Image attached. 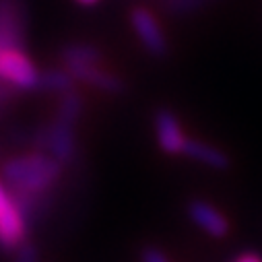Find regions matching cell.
<instances>
[{"mask_svg":"<svg viewBox=\"0 0 262 262\" xmlns=\"http://www.w3.org/2000/svg\"><path fill=\"white\" fill-rule=\"evenodd\" d=\"M62 163L46 153H31L13 157L3 165V178L7 180L9 192L17 201L19 209L27 217L37 196L48 192L62 173Z\"/></svg>","mask_w":262,"mask_h":262,"instance_id":"6da1fadb","label":"cell"},{"mask_svg":"<svg viewBox=\"0 0 262 262\" xmlns=\"http://www.w3.org/2000/svg\"><path fill=\"white\" fill-rule=\"evenodd\" d=\"M0 81L17 91H35L39 83V71L23 46H11L0 50Z\"/></svg>","mask_w":262,"mask_h":262,"instance_id":"7a4b0ae2","label":"cell"},{"mask_svg":"<svg viewBox=\"0 0 262 262\" xmlns=\"http://www.w3.org/2000/svg\"><path fill=\"white\" fill-rule=\"evenodd\" d=\"M77 124L64 122L60 118H54L41 133L37 135V145L48 151L56 161L67 165L77 155V135H75Z\"/></svg>","mask_w":262,"mask_h":262,"instance_id":"3957f363","label":"cell"},{"mask_svg":"<svg viewBox=\"0 0 262 262\" xmlns=\"http://www.w3.org/2000/svg\"><path fill=\"white\" fill-rule=\"evenodd\" d=\"M27 237V217L0 182V248L15 250Z\"/></svg>","mask_w":262,"mask_h":262,"instance_id":"277c9868","label":"cell"},{"mask_svg":"<svg viewBox=\"0 0 262 262\" xmlns=\"http://www.w3.org/2000/svg\"><path fill=\"white\" fill-rule=\"evenodd\" d=\"M130 25H133L143 48L153 58H165L169 54V41L165 37V31L161 29V23L149 9L135 7L130 11Z\"/></svg>","mask_w":262,"mask_h":262,"instance_id":"5b68a950","label":"cell"},{"mask_svg":"<svg viewBox=\"0 0 262 262\" xmlns=\"http://www.w3.org/2000/svg\"><path fill=\"white\" fill-rule=\"evenodd\" d=\"M153 126H155L159 149L167 155H182V149L188 137L184 135L178 116L167 107H159L153 116Z\"/></svg>","mask_w":262,"mask_h":262,"instance_id":"8992f818","label":"cell"},{"mask_svg":"<svg viewBox=\"0 0 262 262\" xmlns=\"http://www.w3.org/2000/svg\"><path fill=\"white\" fill-rule=\"evenodd\" d=\"M188 215L196 227H201L205 233H209L215 239L227 237L231 231L229 219L207 201H201V199L190 201L188 203Z\"/></svg>","mask_w":262,"mask_h":262,"instance_id":"52a82bcc","label":"cell"},{"mask_svg":"<svg viewBox=\"0 0 262 262\" xmlns=\"http://www.w3.org/2000/svg\"><path fill=\"white\" fill-rule=\"evenodd\" d=\"M67 71L73 75L75 81L95 87L103 93L118 95V93H124V89H126V83L122 81V77L103 69L101 64H81V67H69Z\"/></svg>","mask_w":262,"mask_h":262,"instance_id":"ba28073f","label":"cell"},{"mask_svg":"<svg viewBox=\"0 0 262 262\" xmlns=\"http://www.w3.org/2000/svg\"><path fill=\"white\" fill-rule=\"evenodd\" d=\"M23 7L19 0H0V50L23 46Z\"/></svg>","mask_w":262,"mask_h":262,"instance_id":"9c48e42d","label":"cell"},{"mask_svg":"<svg viewBox=\"0 0 262 262\" xmlns=\"http://www.w3.org/2000/svg\"><path fill=\"white\" fill-rule=\"evenodd\" d=\"M182 155H186L192 161H199L211 169H217V171H227L231 167V157L225 151H221L205 141H199V139H186Z\"/></svg>","mask_w":262,"mask_h":262,"instance_id":"30bf717a","label":"cell"},{"mask_svg":"<svg viewBox=\"0 0 262 262\" xmlns=\"http://www.w3.org/2000/svg\"><path fill=\"white\" fill-rule=\"evenodd\" d=\"M60 60L64 64V69L81 67V64H101L103 54L99 48L91 43H69L60 50Z\"/></svg>","mask_w":262,"mask_h":262,"instance_id":"8fae6325","label":"cell"},{"mask_svg":"<svg viewBox=\"0 0 262 262\" xmlns=\"http://www.w3.org/2000/svg\"><path fill=\"white\" fill-rule=\"evenodd\" d=\"M75 79L67 69H48L39 73V83L37 89L48 91V93H64L75 87Z\"/></svg>","mask_w":262,"mask_h":262,"instance_id":"7c38bea8","label":"cell"},{"mask_svg":"<svg viewBox=\"0 0 262 262\" xmlns=\"http://www.w3.org/2000/svg\"><path fill=\"white\" fill-rule=\"evenodd\" d=\"M215 3V0H163V9L167 15L173 17H186L192 13H199L207 5Z\"/></svg>","mask_w":262,"mask_h":262,"instance_id":"4fadbf2b","label":"cell"},{"mask_svg":"<svg viewBox=\"0 0 262 262\" xmlns=\"http://www.w3.org/2000/svg\"><path fill=\"white\" fill-rule=\"evenodd\" d=\"M39 260V254H37V248L29 242H23L19 246V252H17V258L15 262H37Z\"/></svg>","mask_w":262,"mask_h":262,"instance_id":"5bb4252c","label":"cell"},{"mask_svg":"<svg viewBox=\"0 0 262 262\" xmlns=\"http://www.w3.org/2000/svg\"><path fill=\"white\" fill-rule=\"evenodd\" d=\"M141 256H143V262H167V256L159 248H153V246L145 248Z\"/></svg>","mask_w":262,"mask_h":262,"instance_id":"9a60e30c","label":"cell"},{"mask_svg":"<svg viewBox=\"0 0 262 262\" xmlns=\"http://www.w3.org/2000/svg\"><path fill=\"white\" fill-rule=\"evenodd\" d=\"M235 262H262V256L256 254V252H246V254H242Z\"/></svg>","mask_w":262,"mask_h":262,"instance_id":"2e32d148","label":"cell"},{"mask_svg":"<svg viewBox=\"0 0 262 262\" xmlns=\"http://www.w3.org/2000/svg\"><path fill=\"white\" fill-rule=\"evenodd\" d=\"M81 5H93V3H97V0H79Z\"/></svg>","mask_w":262,"mask_h":262,"instance_id":"e0dca14e","label":"cell"}]
</instances>
